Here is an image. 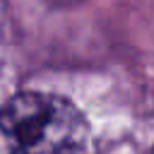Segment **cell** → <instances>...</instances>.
<instances>
[{
  "label": "cell",
  "mask_w": 154,
  "mask_h": 154,
  "mask_svg": "<svg viewBox=\"0 0 154 154\" xmlns=\"http://www.w3.org/2000/svg\"><path fill=\"white\" fill-rule=\"evenodd\" d=\"M84 116L63 96L24 91L0 108V154H89Z\"/></svg>",
  "instance_id": "obj_1"
}]
</instances>
